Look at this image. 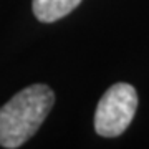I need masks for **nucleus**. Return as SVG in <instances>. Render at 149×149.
I'll return each mask as SVG.
<instances>
[{
  "label": "nucleus",
  "mask_w": 149,
  "mask_h": 149,
  "mask_svg": "<svg viewBox=\"0 0 149 149\" xmlns=\"http://www.w3.org/2000/svg\"><path fill=\"white\" fill-rule=\"evenodd\" d=\"M81 3V0H33V13L43 23H52L65 15H68L71 10Z\"/></svg>",
  "instance_id": "3"
},
{
  "label": "nucleus",
  "mask_w": 149,
  "mask_h": 149,
  "mask_svg": "<svg viewBox=\"0 0 149 149\" xmlns=\"http://www.w3.org/2000/svg\"><path fill=\"white\" fill-rule=\"evenodd\" d=\"M138 108V93L128 83H116L101 96L95 111V131L103 138H118L131 124Z\"/></svg>",
  "instance_id": "2"
},
{
  "label": "nucleus",
  "mask_w": 149,
  "mask_h": 149,
  "mask_svg": "<svg viewBox=\"0 0 149 149\" xmlns=\"http://www.w3.org/2000/svg\"><path fill=\"white\" fill-rule=\"evenodd\" d=\"M55 93L47 85H32L18 91L0 108V146L15 149L25 144L47 119Z\"/></svg>",
  "instance_id": "1"
}]
</instances>
